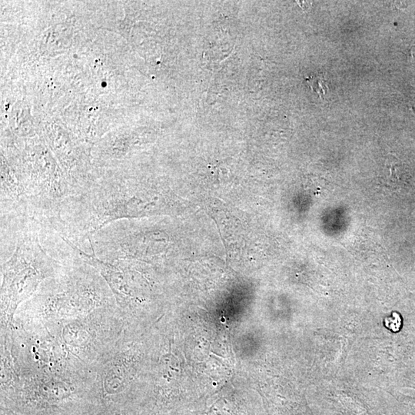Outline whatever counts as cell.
<instances>
[{
  "instance_id": "cell-1",
  "label": "cell",
  "mask_w": 415,
  "mask_h": 415,
  "mask_svg": "<svg viewBox=\"0 0 415 415\" xmlns=\"http://www.w3.org/2000/svg\"><path fill=\"white\" fill-rule=\"evenodd\" d=\"M307 82L312 90L317 92L319 96L321 97L326 94L327 90L329 89V88L325 83V77L324 75L318 74L317 76H311L307 79Z\"/></svg>"
},
{
  "instance_id": "cell-2",
  "label": "cell",
  "mask_w": 415,
  "mask_h": 415,
  "mask_svg": "<svg viewBox=\"0 0 415 415\" xmlns=\"http://www.w3.org/2000/svg\"><path fill=\"white\" fill-rule=\"evenodd\" d=\"M401 320L400 316L396 314V313H394L392 314V318H387L386 326L388 327L389 329H391L392 325H394L392 330H393L394 332H397L400 329V327H401Z\"/></svg>"
}]
</instances>
